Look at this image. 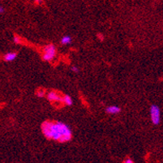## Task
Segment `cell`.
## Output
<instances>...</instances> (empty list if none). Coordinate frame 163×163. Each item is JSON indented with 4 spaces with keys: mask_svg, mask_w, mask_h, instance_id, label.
<instances>
[{
    "mask_svg": "<svg viewBox=\"0 0 163 163\" xmlns=\"http://www.w3.org/2000/svg\"><path fill=\"white\" fill-rule=\"evenodd\" d=\"M41 131L47 139L61 143L68 142L72 138L70 127L60 121H45L41 124Z\"/></svg>",
    "mask_w": 163,
    "mask_h": 163,
    "instance_id": "cell-1",
    "label": "cell"
},
{
    "mask_svg": "<svg viewBox=\"0 0 163 163\" xmlns=\"http://www.w3.org/2000/svg\"><path fill=\"white\" fill-rule=\"evenodd\" d=\"M56 47L55 45L49 44L43 48V55H42V59L44 61L50 62L54 59V58L56 55Z\"/></svg>",
    "mask_w": 163,
    "mask_h": 163,
    "instance_id": "cell-2",
    "label": "cell"
},
{
    "mask_svg": "<svg viewBox=\"0 0 163 163\" xmlns=\"http://www.w3.org/2000/svg\"><path fill=\"white\" fill-rule=\"evenodd\" d=\"M150 118L154 125H158L161 123V110L157 105H152L150 107Z\"/></svg>",
    "mask_w": 163,
    "mask_h": 163,
    "instance_id": "cell-3",
    "label": "cell"
},
{
    "mask_svg": "<svg viewBox=\"0 0 163 163\" xmlns=\"http://www.w3.org/2000/svg\"><path fill=\"white\" fill-rule=\"evenodd\" d=\"M47 99L50 101H59L62 102V97L58 93L51 91L47 94Z\"/></svg>",
    "mask_w": 163,
    "mask_h": 163,
    "instance_id": "cell-4",
    "label": "cell"
},
{
    "mask_svg": "<svg viewBox=\"0 0 163 163\" xmlns=\"http://www.w3.org/2000/svg\"><path fill=\"white\" fill-rule=\"evenodd\" d=\"M120 111V107L117 106V105H110V106L105 108V112L111 114V115H116V114H119Z\"/></svg>",
    "mask_w": 163,
    "mask_h": 163,
    "instance_id": "cell-5",
    "label": "cell"
},
{
    "mask_svg": "<svg viewBox=\"0 0 163 163\" xmlns=\"http://www.w3.org/2000/svg\"><path fill=\"white\" fill-rule=\"evenodd\" d=\"M17 57V54L15 52H9L4 55V60L6 62H11L16 59Z\"/></svg>",
    "mask_w": 163,
    "mask_h": 163,
    "instance_id": "cell-6",
    "label": "cell"
},
{
    "mask_svg": "<svg viewBox=\"0 0 163 163\" xmlns=\"http://www.w3.org/2000/svg\"><path fill=\"white\" fill-rule=\"evenodd\" d=\"M62 102L64 103L66 105H68V106H71V105L73 104V101L72 98H71L69 95H64L63 97H62Z\"/></svg>",
    "mask_w": 163,
    "mask_h": 163,
    "instance_id": "cell-7",
    "label": "cell"
},
{
    "mask_svg": "<svg viewBox=\"0 0 163 163\" xmlns=\"http://www.w3.org/2000/svg\"><path fill=\"white\" fill-rule=\"evenodd\" d=\"M71 37L70 36H64L62 37V39H61V44L62 45H70L71 43Z\"/></svg>",
    "mask_w": 163,
    "mask_h": 163,
    "instance_id": "cell-8",
    "label": "cell"
},
{
    "mask_svg": "<svg viewBox=\"0 0 163 163\" xmlns=\"http://www.w3.org/2000/svg\"><path fill=\"white\" fill-rule=\"evenodd\" d=\"M13 41L15 44H20L21 42V38L18 35H16L13 38Z\"/></svg>",
    "mask_w": 163,
    "mask_h": 163,
    "instance_id": "cell-9",
    "label": "cell"
},
{
    "mask_svg": "<svg viewBox=\"0 0 163 163\" xmlns=\"http://www.w3.org/2000/svg\"><path fill=\"white\" fill-rule=\"evenodd\" d=\"M44 95H45V91H44V90L40 89V90L37 91V96L38 97H44Z\"/></svg>",
    "mask_w": 163,
    "mask_h": 163,
    "instance_id": "cell-10",
    "label": "cell"
},
{
    "mask_svg": "<svg viewBox=\"0 0 163 163\" xmlns=\"http://www.w3.org/2000/svg\"><path fill=\"white\" fill-rule=\"evenodd\" d=\"M71 70L73 72H75V73H78L79 71V69L76 66H72V67H71Z\"/></svg>",
    "mask_w": 163,
    "mask_h": 163,
    "instance_id": "cell-11",
    "label": "cell"
},
{
    "mask_svg": "<svg viewBox=\"0 0 163 163\" xmlns=\"http://www.w3.org/2000/svg\"><path fill=\"white\" fill-rule=\"evenodd\" d=\"M97 37H98V39H99L100 41H101L104 40V36L102 35L101 33H98L97 34Z\"/></svg>",
    "mask_w": 163,
    "mask_h": 163,
    "instance_id": "cell-12",
    "label": "cell"
},
{
    "mask_svg": "<svg viewBox=\"0 0 163 163\" xmlns=\"http://www.w3.org/2000/svg\"><path fill=\"white\" fill-rule=\"evenodd\" d=\"M4 11H5V8H4V7H3V6L0 5V14L4 13Z\"/></svg>",
    "mask_w": 163,
    "mask_h": 163,
    "instance_id": "cell-13",
    "label": "cell"
},
{
    "mask_svg": "<svg viewBox=\"0 0 163 163\" xmlns=\"http://www.w3.org/2000/svg\"><path fill=\"white\" fill-rule=\"evenodd\" d=\"M124 163H134V162L132 161V160H131L130 158H127L126 160L124 161Z\"/></svg>",
    "mask_w": 163,
    "mask_h": 163,
    "instance_id": "cell-14",
    "label": "cell"
},
{
    "mask_svg": "<svg viewBox=\"0 0 163 163\" xmlns=\"http://www.w3.org/2000/svg\"><path fill=\"white\" fill-rule=\"evenodd\" d=\"M34 2L37 3H41V2H42V0H34Z\"/></svg>",
    "mask_w": 163,
    "mask_h": 163,
    "instance_id": "cell-15",
    "label": "cell"
}]
</instances>
